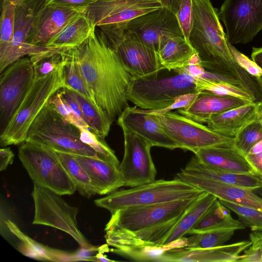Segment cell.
<instances>
[{
    "mask_svg": "<svg viewBox=\"0 0 262 262\" xmlns=\"http://www.w3.org/2000/svg\"><path fill=\"white\" fill-rule=\"evenodd\" d=\"M72 49L97 106L113 122L128 106L126 92L134 77L101 30Z\"/></svg>",
    "mask_w": 262,
    "mask_h": 262,
    "instance_id": "1",
    "label": "cell"
},
{
    "mask_svg": "<svg viewBox=\"0 0 262 262\" xmlns=\"http://www.w3.org/2000/svg\"><path fill=\"white\" fill-rule=\"evenodd\" d=\"M193 20L189 42L207 72L238 84L256 101L262 100V89L256 78L236 61L228 46L218 10L210 0H192Z\"/></svg>",
    "mask_w": 262,
    "mask_h": 262,
    "instance_id": "2",
    "label": "cell"
},
{
    "mask_svg": "<svg viewBox=\"0 0 262 262\" xmlns=\"http://www.w3.org/2000/svg\"><path fill=\"white\" fill-rule=\"evenodd\" d=\"M146 78H133L126 92L127 101L145 110L170 106L180 96L202 91L198 78L173 70Z\"/></svg>",
    "mask_w": 262,
    "mask_h": 262,
    "instance_id": "3",
    "label": "cell"
},
{
    "mask_svg": "<svg viewBox=\"0 0 262 262\" xmlns=\"http://www.w3.org/2000/svg\"><path fill=\"white\" fill-rule=\"evenodd\" d=\"M204 191L177 177L171 180H159L129 189L115 190L95 200L96 205L111 213L128 207L151 205L198 197Z\"/></svg>",
    "mask_w": 262,
    "mask_h": 262,
    "instance_id": "4",
    "label": "cell"
},
{
    "mask_svg": "<svg viewBox=\"0 0 262 262\" xmlns=\"http://www.w3.org/2000/svg\"><path fill=\"white\" fill-rule=\"evenodd\" d=\"M64 67L41 77L33 82L10 122L1 133L2 147L26 141L29 127L49 99L66 86Z\"/></svg>",
    "mask_w": 262,
    "mask_h": 262,
    "instance_id": "5",
    "label": "cell"
},
{
    "mask_svg": "<svg viewBox=\"0 0 262 262\" xmlns=\"http://www.w3.org/2000/svg\"><path fill=\"white\" fill-rule=\"evenodd\" d=\"M26 141L57 152L98 158L96 152L81 140L79 128L63 118L48 102L31 124Z\"/></svg>",
    "mask_w": 262,
    "mask_h": 262,
    "instance_id": "6",
    "label": "cell"
},
{
    "mask_svg": "<svg viewBox=\"0 0 262 262\" xmlns=\"http://www.w3.org/2000/svg\"><path fill=\"white\" fill-rule=\"evenodd\" d=\"M18 157L34 184L61 195L72 194L76 190L57 152L53 149L25 141L18 148Z\"/></svg>",
    "mask_w": 262,
    "mask_h": 262,
    "instance_id": "7",
    "label": "cell"
},
{
    "mask_svg": "<svg viewBox=\"0 0 262 262\" xmlns=\"http://www.w3.org/2000/svg\"><path fill=\"white\" fill-rule=\"evenodd\" d=\"M199 196L119 209L111 214L105 231L116 229L135 233L164 225L181 217Z\"/></svg>",
    "mask_w": 262,
    "mask_h": 262,
    "instance_id": "8",
    "label": "cell"
},
{
    "mask_svg": "<svg viewBox=\"0 0 262 262\" xmlns=\"http://www.w3.org/2000/svg\"><path fill=\"white\" fill-rule=\"evenodd\" d=\"M110 46L134 78H146L164 70L158 53L140 42L125 27H101Z\"/></svg>",
    "mask_w": 262,
    "mask_h": 262,
    "instance_id": "9",
    "label": "cell"
},
{
    "mask_svg": "<svg viewBox=\"0 0 262 262\" xmlns=\"http://www.w3.org/2000/svg\"><path fill=\"white\" fill-rule=\"evenodd\" d=\"M60 194L34 184L32 196L35 207L33 224L50 226L71 235L80 247H91L78 227V209L68 204Z\"/></svg>",
    "mask_w": 262,
    "mask_h": 262,
    "instance_id": "10",
    "label": "cell"
},
{
    "mask_svg": "<svg viewBox=\"0 0 262 262\" xmlns=\"http://www.w3.org/2000/svg\"><path fill=\"white\" fill-rule=\"evenodd\" d=\"M155 115L165 132L183 149L194 154L203 148L234 144L233 138L221 135L179 113L170 111Z\"/></svg>",
    "mask_w": 262,
    "mask_h": 262,
    "instance_id": "11",
    "label": "cell"
},
{
    "mask_svg": "<svg viewBox=\"0 0 262 262\" xmlns=\"http://www.w3.org/2000/svg\"><path fill=\"white\" fill-rule=\"evenodd\" d=\"M45 0H32L17 3L14 36L11 43L0 47V73L24 57L42 53L56 48L32 45L29 39L38 13Z\"/></svg>",
    "mask_w": 262,
    "mask_h": 262,
    "instance_id": "12",
    "label": "cell"
},
{
    "mask_svg": "<svg viewBox=\"0 0 262 262\" xmlns=\"http://www.w3.org/2000/svg\"><path fill=\"white\" fill-rule=\"evenodd\" d=\"M219 15L228 41L247 43L262 29V0H225Z\"/></svg>",
    "mask_w": 262,
    "mask_h": 262,
    "instance_id": "13",
    "label": "cell"
},
{
    "mask_svg": "<svg viewBox=\"0 0 262 262\" xmlns=\"http://www.w3.org/2000/svg\"><path fill=\"white\" fill-rule=\"evenodd\" d=\"M34 79V68L29 57L18 59L1 73V133L19 107Z\"/></svg>",
    "mask_w": 262,
    "mask_h": 262,
    "instance_id": "14",
    "label": "cell"
},
{
    "mask_svg": "<svg viewBox=\"0 0 262 262\" xmlns=\"http://www.w3.org/2000/svg\"><path fill=\"white\" fill-rule=\"evenodd\" d=\"M122 130L124 152L118 169L124 186L134 187L155 181L157 172L150 154L152 145L128 130Z\"/></svg>",
    "mask_w": 262,
    "mask_h": 262,
    "instance_id": "15",
    "label": "cell"
},
{
    "mask_svg": "<svg viewBox=\"0 0 262 262\" xmlns=\"http://www.w3.org/2000/svg\"><path fill=\"white\" fill-rule=\"evenodd\" d=\"M162 7L159 0H98L83 13L96 27H122L138 16Z\"/></svg>",
    "mask_w": 262,
    "mask_h": 262,
    "instance_id": "16",
    "label": "cell"
},
{
    "mask_svg": "<svg viewBox=\"0 0 262 262\" xmlns=\"http://www.w3.org/2000/svg\"><path fill=\"white\" fill-rule=\"evenodd\" d=\"M125 29L140 42L157 53L164 39L184 37L176 14L165 7L132 19Z\"/></svg>",
    "mask_w": 262,
    "mask_h": 262,
    "instance_id": "17",
    "label": "cell"
},
{
    "mask_svg": "<svg viewBox=\"0 0 262 262\" xmlns=\"http://www.w3.org/2000/svg\"><path fill=\"white\" fill-rule=\"evenodd\" d=\"M117 124L147 141L152 146L173 149L179 148L163 129L156 115L148 110L126 106L118 116Z\"/></svg>",
    "mask_w": 262,
    "mask_h": 262,
    "instance_id": "18",
    "label": "cell"
},
{
    "mask_svg": "<svg viewBox=\"0 0 262 262\" xmlns=\"http://www.w3.org/2000/svg\"><path fill=\"white\" fill-rule=\"evenodd\" d=\"M177 175L183 181L213 194L220 200L262 211V199L252 189L188 174L181 170Z\"/></svg>",
    "mask_w": 262,
    "mask_h": 262,
    "instance_id": "19",
    "label": "cell"
},
{
    "mask_svg": "<svg viewBox=\"0 0 262 262\" xmlns=\"http://www.w3.org/2000/svg\"><path fill=\"white\" fill-rule=\"evenodd\" d=\"M251 245L250 241L206 249H192L186 247L166 252L162 257L164 261L231 262L238 261L240 254Z\"/></svg>",
    "mask_w": 262,
    "mask_h": 262,
    "instance_id": "20",
    "label": "cell"
},
{
    "mask_svg": "<svg viewBox=\"0 0 262 262\" xmlns=\"http://www.w3.org/2000/svg\"><path fill=\"white\" fill-rule=\"evenodd\" d=\"M82 13L77 9L45 4L35 20L29 43L45 46L70 22Z\"/></svg>",
    "mask_w": 262,
    "mask_h": 262,
    "instance_id": "21",
    "label": "cell"
},
{
    "mask_svg": "<svg viewBox=\"0 0 262 262\" xmlns=\"http://www.w3.org/2000/svg\"><path fill=\"white\" fill-rule=\"evenodd\" d=\"M252 102L253 101L204 90L199 93L188 105L178 109L177 112L200 123H207L213 115Z\"/></svg>",
    "mask_w": 262,
    "mask_h": 262,
    "instance_id": "22",
    "label": "cell"
},
{
    "mask_svg": "<svg viewBox=\"0 0 262 262\" xmlns=\"http://www.w3.org/2000/svg\"><path fill=\"white\" fill-rule=\"evenodd\" d=\"M194 154L200 162L217 170L237 173L256 174L245 156L234 144L201 149Z\"/></svg>",
    "mask_w": 262,
    "mask_h": 262,
    "instance_id": "23",
    "label": "cell"
},
{
    "mask_svg": "<svg viewBox=\"0 0 262 262\" xmlns=\"http://www.w3.org/2000/svg\"><path fill=\"white\" fill-rule=\"evenodd\" d=\"M262 117V103L252 102L212 116L208 126L224 136L233 138L248 123Z\"/></svg>",
    "mask_w": 262,
    "mask_h": 262,
    "instance_id": "24",
    "label": "cell"
},
{
    "mask_svg": "<svg viewBox=\"0 0 262 262\" xmlns=\"http://www.w3.org/2000/svg\"><path fill=\"white\" fill-rule=\"evenodd\" d=\"M73 156L88 174L97 194H109L124 186L118 167L97 158Z\"/></svg>",
    "mask_w": 262,
    "mask_h": 262,
    "instance_id": "25",
    "label": "cell"
},
{
    "mask_svg": "<svg viewBox=\"0 0 262 262\" xmlns=\"http://www.w3.org/2000/svg\"><path fill=\"white\" fill-rule=\"evenodd\" d=\"M181 171L218 182L254 189L262 186V179L254 173H237L217 170L205 165L194 156Z\"/></svg>",
    "mask_w": 262,
    "mask_h": 262,
    "instance_id": "26",
    "label": "cell"
},
{
    "mask_svg": "<svg viewBox=\"0 0 262 262\" xmlns=\"http://www.w3.org/2000/svg\"><path fill=\"white\" fill-rule=\"evenodd\" d=\"M158 54L163 69L170 71L187 66L196 53L184 37L176 36L163 40Z\"/></svg>",
    "mask_w": 262,
    "mask_h": 262,
    "instance_id": "27",
    "label": "cell"
},
{
    "mask_svg": "<svg viewBox=\"0 0 262 262\" xmlns=\"http://www.w3.org/2000/svg\"><path fill=\"white\" fill-rule=\"evenodd\" d=\"M95 28L96 27L82 13L70 22L45 46L67 49L78 47L95 32Z\"/></svg>",
    "mask_w": 262,
    "mask_h": 262,
    "instance_id": "28",
    "label": "cell"
},
{
    "mask_svg": "<svg viewBox=\"0 0 262 262\" xmlns=\"http://www.w3.org/2000/svg\"><path fill=\"white\" fill-rule=\"evenodd\" d=\"M244 224L231 216L230 209L217 199L187 234H194L221 229L234 230L245 229Z\"/></svg>",
    "mask_w": 262,
    "mask_h": 262,
    "instance_id": "29",
    "label": "cell"
},
{
    "mask_svg": "<svg viewBox=\"0 0 262 262\" xmlns=\"http://www.w3.org/2000/svg\"><path fill=\"white\" fill-rule=\"evenodd\" d=\"M217 199L213 194L204 191L182 215L161 245L176 241L187 234Z\"/></svg>",
    "mask_w": 262,
    "mask_h": 262,
    "instance_id": "30",
    "label": "cell"
},
{
    "mask_svg": "<svg viewBox=\"0 0 262 262\" xmlns=\"http://www.w3.org/2000/svg\"><path fill=\"white\" fill-rule=\"evenodd\" d=\"M68 89L79 103L84 121L89 128L98 137L104 139L108 134L113 121L101 109L90 101L76 91Z\"/></svg>",
    "mask_w": 262,
    "mask_h": 262,
    "instance_id": "31",
    "label": "cell"
},
{
    "mask_svg": "<svg viewBox=\"0 0 262 262\" xmlns=\"http://www.w3.org/2000/svg\"><path fill=\"white\" fill-rule=\"evenodd\" d=\"M57 153L62 165L75 185L76 190L88 198L97 194L88 174L74 157L65 153Z\"/></svg>",
    "mask_w": 262,
    "mask_h": 262,
    "instance_id": "32",
    "label": "cell"
},
{
    "mask_svg": "<svg viewBox=\"0 0 262 262\" xmlns=\"http://www.w3.org/2000/svg\"><path fill=\"white\" fill-rule=\"evenodd\" d=\"M68 61L64 67L65 87L76 91L97 106L92 93L83 76L78 59L72 48L68 51Z\"/></svg>",
    "mask_w": 262,
    "mask_h": 262,
    "instance_id": "33",
    "label": "cell"
},
{
    "mask_svg": "<svg viewBox=\"0 0 262 262\" xmlns=\"http://www.w3.org/2000/svg\"><path fill=\"white\" fill-rule=\"evenodd\" d=\"M70 49L56 48L48 52L29 56L33 64L35 77L45 76L64 67L68 61Z\"/></svg>",
    "mask_w": 262,
    "mask_h": 262,
    "instance_id": "34",
    "label": "cell"
},
{
    "mask_svg": "<svg viewBox=\"0 0 262 262\" xmlns=\"http://www.w3.org/2000/svg\"><path fill=\"white\" fill-rule=\"evenodd\" d=\"M235 230L221 229L206 231L187 238L186 247L192 249H206L223 245L234 235Z\"/></svg>",
    "mask_w": 262,
    "mask_h": 262,
    "instance_id": "35",
    "label": "cell"
},
{
    "mask_svg": "<svg viewBox=\"0 0 262 262\" xmlns=\"http://www.w3.org/2000/svg\"><path fill=\"white\" fill-rule=\"evenodd\" d=\"M262 140V117L245 125L233 138L234 145L246 156Z\"/></svg>",
    "mask_w": 262,
    "mask_h": 262,
    "instance_id": "36",
    "label": "cell"
},
{
    "mask_svg": "<svg viewBox=\"0 0 262 262\" xmlns=\"http://www.w3.org/2000/svg\"><path fill=\"white\" fill-rule=\"evenodd\" d=\"M79 129L81 140L96 152L98 159L119 167V161L115 152L108 146L104 139L98 137L89 128Z\"/></svg>",
    "mask_w": 262,
    "mask_h": 262,
    "instance_id": "37",
    "label": "cell"
},
{
    "mask_svg": "<svg viewBox=\"0 0 262 262\" xmlns=\"http://www.w3.org/2000/svg\"><path fill=\"white\" fill-rule=\"evenodd\" d=\"M17 6L16 0L3 1L1 17L0 47L8 45L12 41Z\"/></svg>",
    "mask_w": 262,
    "mask_h": 262,
    "instance_id": "38",
    "label": "cell"
},
{
    "mask_svg": "<svg viewBox=\"0 0 262 262\" xmlns=\"http://www.w3.org/2000/svg\"><path fill=\"white\" fill-rule=\"evenodd\" d=\"M221 203L233 211L246 227L251 231H262V211L229 202L220 200Z\"/></svg>",
    "mask_w": 262,
    "mask_h": 262,
    "instance_id": "39",
    "label": "cell"
},
{
    "mask_svg": "<svg viewBox=\"0 0 262 262\" xmlns=\"http://www.w3.org/2000/svg\"><path fill=\"white\" fill-rule=\"evenodd\" d=\"M5 223L10 232L21 243L36 251L41 256L42 260L55 261V249L43 245L30 237L23 232L16 224L10 220H7Z\"/></svg>",
    "mask_w": 262,
    "mask_h": 262,
    "instance_id": "40",
    "label": "cell"
},
{
    "mask_svg": "<svg viewBox=\"0 0 262 262\" xmlns=\"http://www.w3.org/2000/svg\"><path fill=\"white\" fill-rule=\"evenodd\" d=\"M48 102L55 111L66 121L78 128H89L87 124L79 119L72 110L63 97L61 90L56 92L49 100Z\"/></svg>",
    "mask_w": 262,
    "mask_h": 262,
    "instance_id": "41",
    "label": "cell"
},
{
    "mask_svg": "<svg viewBox=\"0 0 262 262\" xmlns=\"http://www.w3.org/2000/svg\"><path fill=\"white\" fill-rule=\"evenodd\" d=\"M249 238L251 245L244 251L238 262H262V231H252Z\"/></svg>",
    "mask_w": 262,
    "mask_h": 262,
    "instance_id": "42",
    "label": "cell"
},
{
    "mask_svg": "<svg viewBox=\"0 0 262 262\" xmlns=\"http://www.w3.org/2000/svg\"><path fill=\"white\" fill-rule=\"evenodd\" d=\"M176 15L184 37L188 40L193 20L192 0H182Z\"/></svg>",
    "mask_w": 262,
    "mask_h": 262,
    "instance_id": "43",
    "label": "cell"
},
{
    "mask_svg": "<svg viewBox=\"0 0 262 262\" xmlns=\"http://www.w3.org/2000/svg\"><path fill=\"white\" fill-rule=\"evenodd\" d=\"M229 50L238 64L250 75L256 78L262 75V70L252 60L238 51L228 42Z\"/></svg>",
    "mask_w": 262,
    "mask_h": 262,
    "instance_id": "44",
    "label": "cell"
},
{
    "mask_svg": "<svg viewBox=\"0 0 262 262\" xmlns=\"http://www.w3.org/2000/svg\"><path fill=\"white\" fill-rule=\"evenodd\" d=\"M245 157L255 173L262 179V140L255 144Z\"/></svg>",
    "mask_w": 262,
    "mask_h": 262,
    "instance_id": "45",
    "label": "cell"
},
{
    "mask_svg": "<svg viewBox=\"0 0 262 262\" xmlns=\"http://www.w3.org/2000/svg\"><path fill=\"white\" fill-rule=\"evenodd\" d=\"M98 0H45V5L56 6L82 11Z\"/></svg>",
    "mask_w": 262,
    "mask_h": 262,
    "instance_id": "46",
    "label": "cell"
},
{
    "mask_svg": "<svg viewBox=\"0 0 262 262\" xmlns=\"http://www.w3.org/2000/svg\"><path fill=\"white\" fill-rule=\"evenodd\" d=\"M99 251V247L91 246L81 247V248L74 252L75 261L81 260L91 261L94 257V252Z\"/></svg>",
    "mask_w": 262,
    "mask_h": 262,
    "instance_id": "47",
    "label": "cell"
},
{
    "mask_svg": "<svg viewBox=\"0 0 262 262\" xmlns=\"http://www.w3.org/2000/svg\"><path fill=\"white\" fill-rule=\"evenodd\" d=\"M14 154L10 148L0 149V170H5L9 164L13 163Z\"/></svg>",
    "mask_w": 262,
    "mask_h": 262,
    "instance_id": "48",
    "label": "cell"
},
{
    "mask_svg": "<svg viewBox=\"0 0 262 262\" xmlns=\"http://www.w3.org/2000/svg\"><path fill=\"white\" fill-rule=\"evenodd\" d=\"M252 60L262 70V47L253 48L251 54ZM259 85L262 89V75L256 78Z\"/></svg>",
    "mask_w": 262,
    "mask_h": 262,
    "instance_id": "49",
    "label": "cell"
},
{
    "mask_svg": "<svg viewBox=\"0 0 262 262\" xmlns=\"http://www.w3.org/2000/svg\"><path fill=\"white\" fill-rule=\"evenodd\" d=\"M18 250L23 254L37 260H42L39 254L34 250L21 243L17 246Z\"/></svg>",
    "mask_w": 262,
    "mask_h": 262,
    "instance_id": "50",
    "label": "cell"
},
{
    "mask_svg": "<svg viewBox=\"0 0 262 262\" xmlns=\"http://www.w3.org/2000/svg\"><path fill=\"white\" fill-rule=\"evenodd\" d=\"M107 244L104 245L99 247L98 252L94 255L91 261L101 262H114L116 260L108 259L106 255L103 254L104 252H108L110 250Z\"/></svg>",
    "mask_w": 262,
    "mask_h": 262,
    "instance_id": "51",
    "label": "cell"
},
{
    "mask_svg": "<svg viewBox=\"0 0 262 262\" xmlns=\"http://www.w3.org/2000/svg\"><path fill=\"white\" fill-rule=\"evenodd\" d=\"M163 7H165L174 14H176L182 0H159Z\"/></svg>",
    "mask_w": 262,
    "mask_h": 262,
    "instance_id": "52",
    "label": "cell"
},
{
    "mask_svg": "<svg viewBox=\"0 0 262 262\" xmlns=\"http://www.w3.org/2000/svg\"><path fill=\"white\" fill-rule=\"evenodd\" d=\"M254 191L257 194L261 199H262V186L255 188Z\"/></svg>",
    "mask_w": 262,
    "mask_h": 262,
    "instance_id": "53",
    "label": "cell"
},
{
    "mask_svg": "<svg viewBox=\"0 0 262 262\" xmlns=\"http://www.w3.org/2000/svg\"><path fill=\"white\" fill-rule=\"evenodd\" d=\"M16 1L17 3H23L24 2L30 1H32V0H16Z\"/></svg>",
    "mask_w": 262,
    "mask_h": 262,
    "instance_id": "54",
    "label": "cell"
}]
</instances>
